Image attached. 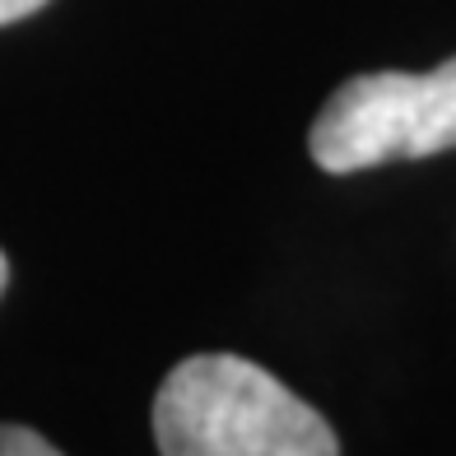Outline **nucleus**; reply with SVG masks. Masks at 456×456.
Listing matches in <instances>:
<instances>
[{
	"label": "nucleus",
	"mask_w": 456,
	"mask_h": 456,
	"mask_svg": "<svg viewBox=\"0 0 456 456\" xmlns=\"http://www.w3.org/2000/svg\"><path fill=\"white\" fill-rule=\"evenodd\" d=\"M163 456H336L322 414L238 354H191L154 396Z\"/></svg>",
	"instance_id": "obj_1"
},
{
	"label": "nucleus",
	"mask_w": 456,
	"mask_h": 456,
	"mask_svg": "<svg viewBox=\"0 0 456 456\" xmlns=\"http://www.w3.org/2000/svg\"><path fill=\"white\" fill-rule=\"evenodd\" d=\"M307 150L336 177L456 150V56L428 75L378 70L340 85L313 121Z\"/></svg>",
	"instance_id": "obj_2"
},
{
	"label": "nucleus",
	"mask_w": 456,
	"mask_h": 456,
	"mask_svg": "<svg viewBox=\"0 0 456 456\" xmlns=\"http://www.w3.org/2000/svg\"><path fill=\"white\" fill-rule=\"evenodd\" d=\"M0 456H56V443H47L43 433H33V428L0 424Z\"/></svg>",
	"instance_id": "obj_3"
},
{
	"label": "nucleus",
	"mask_w": 456,
	"mask_h": 456,
	"mask_svg": "<svg viewBox=\"0 0 456 456\" xmlns=\"http://www.w3.org/2000/svg\"><path fill=\"white\" fill-rule=\"evenodd\" d=\"M47 0H0V24H14V19H28L37 14Z\"/></svg>",
	"instance_id": "obj_4"
},
{
	"label": "nucleus",
	"mask_w": 456,
	"mask_h": 456,
	"mask_svg": "<svg viewBox=\"0 0 456 456\" xmlns=\"http://www.w3.org/2000/svg\"><path fill=\"white\" fill-rule=\"evenodd\" d=\"M5 284H10V261H5V252H0V294H5Z\"/></svg>",
	"instance_id": "obj_5"
}]
</instances>
